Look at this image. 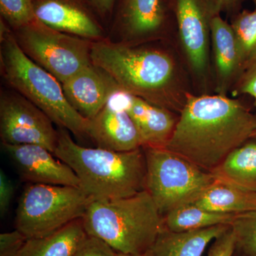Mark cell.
Instances as JSON below:
<instances>
[{"instance_id":"obj_14","label":"cell","mask_w":256,"mask_h":256,"mask_svg":"<svg viewBox=\"0 0 256 256\" xmlns=\"http://www.w3.org/2000/svg\"><path fill=\"white\" fill-rule=\"evenodd\" d=\"M118 96L139 131L142 148H164L174 132L180 114L124 92Z\"/></svg>"},{"instance_id":"obj_30","label":"cell","mask_w":256,"mask_h":256,"mask_svg":"<svg viewBox=\"0 0 256 256\" xmlns=\"http://www.w3.org/2000/svg\"><path fill=\"white\" fill-rule=\"evenodd\" d=\"M14 194V186L3 170L0 171V214L3 217L9 210Z\"/></svg>"},{"instance_id":"obj_20","label":"cell","mask_w":256,"mask_h":256,"mask_svg":"<svg viewBox=\"0 0 256 256\" xmlns=\"http://www.w3.org/2000/svg\"><path fill=\"white\" fill-rule=\"evenodd\" d=\"M87 237L80 218L50 235L28 238L16 256H73Z\"/></svg>"},{"instance_id":"obj_21","label":"cell","mask_w":256,"mask_h":256,"mask_svg":"<svg viewBox=\"0 0 256 256\" xmlns=\"http://www.w3.org/2000/svg\"><path fill=\"white\" fill-rule=\"evenodd\" d=\"M210 173L216 178L256 192V139L234 150Z\"/></svg>"},{"instance_id":"obj_11","label":"cell","mask_w":256,"mask_h":256,"mask_svg":"<svg viewBox=\"0 0 256 256\" xmlns=\"http://www.w3.org/2000/svg\"><path fill=\"white\" fill-rule=\"evenodd\" d=\"M2 148L28 183L80 188L73 170L53 152L37 144H9Z\"/></svg>"},{"instance_id":"obj_7","label":"cell","mask_w":256,"mask_h":256,"mask_svg":"<svg viewBox=\"0 0 256 256\" xmlns=\"http://www.w3.org/2000/svg\"><path fill=\"white\" fill-rule=\"evenodd\" d=\"M142 149L146 160V190L162 216L192 203L215 180L210 172L165 148Z\"/></svg>"},{"instance_id":"obj_28","label":"cell","mask_w":256,"mask_h":256,"mask_svg":"<svg viewBox=\"0 0 256 256\" xmlns=\"http://www.w3.org/2000/svg\"><path fill=\"white\" fill-rule=\"evenodd\" d=\"M26 240L28 238L16 229L0 234V256H16Z\"/></svg>"},{"instance_id":"obj_33","label":"cell","mask_w":256,"mask_h":256,"mask_svg":"<svg viewBox=\"0 0 256 256\" xmlns=\"http://www.w3.org/2000/svg\"><path fill=\"white\" fill-rule=\"evenodd\" d=\"M144 256V255H142V256L127 255V254H119V252H118L117 256Z\"/></svg>"},{"instance_id":"obj_6","label":"cell","mask_w":256,"mask_h":256,"mask_svg":"<svg viewBox=\"0 0 256 256\" xmlns=\"http://www.w3.org/2000/svg\"><path fill=\"white\" fill-rule=\"evenodd\" d=\"M82 188L28 183L18 200L15 229L40 238L80 220L92 201Z\"/></svg>"},{"instance_id":"obj_35","label":"cell","mask_w":256,"mask_h":256,"mask_svg":"<svg viewBox=\"0 0 256 256\" xmlns=\"http://www.w3.org/2000/svg\"><path fill=\"white\" fill-rule=\"evenodd\" d=\"M252 1H254V3H255L256 6V0H252Z\"/></svg>"},{"instance_id":"obj_13","label":"cell","mask_w":256,"mask_h":256,"mask_svg":"<svg viewBox=\"0 0 256 256\" xmlns=\"http://www.w3.org/2000/svg\"><path fill=\"white\" fill-rule=\"evenodd\" d=\"M62 85L70 105L88 120L94 118L112 96L121 90L108 74L92 64Z\"/></svg>"},{"instance_id":"obj_22","label":"cell","mask_w":256,"mask_h":256,"mask_svg":"<svg viewBox=\"0 0 256 256\" xmlns=\"http://www.w3.org/2000/svg\"><path fill=\"white\" fill-rule=\"evenodd\" d=\"M236 215L218 213L194 204H186L163 216V228L172 232H186L230 225Z\"/></svg>"},{"instance_id":"obj_10","label":"cell","mask_w":256,"mask_h":256,"mask_svg":"<svg viewBox=\"0 0 256 256\" xmlns=\"http://www.w3.org/2000/svg\"><path fill=\"white\" fill-rule=\"evenodd\" d=\"M54 122L31 101L18 94H3L0 98L2 143L37 144L54 153L58 132Z\"/></svg>"},{"instance_id":"obj_34","label":"cell","mask_w":256,"mask_h":256,"mask_svg":"<svg viewBox=\"0 0 256 256\" xmlns=\"http://www.w3.org/2000/svg\"><path fill=\"white\" fill-rule=\"evenodd\" d=\"M252 138H254V139H256V131L255 134H254V137H252Z\"/></svg>"},{"instance_id":"obj_15","label":"cell","mask_w":256,"mask_h":256,"mask_svg":"<svg viewBox=\"0 0 256 256\" xmlns=\"http://www.w3.org/2000/svg\"><path fill=\"white\" fill-rule=\"evenodd\" d=\"M212 56L215 94L228 96L244 66L232 25L220 14L212 18Z\"/></svg>"},{"instance_id":"obj_12","label":"cell","mask_w":256,"mask_h":256,"mask_svg":"<svg viewBox=\"0 0 256 256\" xmlns=\"http://www.w3.org/2000/svg\"><path fill=\"white\" fill-rule=\"evenodd\" d=\"M118 92L94 118L89 120L88 136L101 149L136 150L142 148V138L132 118L121 105Z\"/></svg>"},{"instance_id":"obj_24","label":"cell","mask_w":256,"mask_h":256,"mask_svg":"<svg viewBox=\"0 0 256 256\" xmlns=\"http://www.w3.org/2000/svg\"><path fill=\"white\" fill-rule=\"evenodd\" d=\"M230 226L234 235L232 256H256V210L237 214Z\"/></svg>"},{"instance_id":"obj_31","label":"cell","mask_w":256,"mask_h":256,"mask_svg":"<svg viewBox=\"0 0 256 256\" xmlns=\"http://www.w3.org/2000/svg\"><path fill=\"white\" fill-rule=\"evenodd\" d=\"M99 11L106 13L110 11L114 6V0H90Z\"/></svg>"},{"instance_id":"obj_9","label":"cell","mask_w":256,"mask_h":256,"mask_svg":"<svg viewBox=\"0 0 256 256\" xmlns=\"http://www.w3.org/2000/svg\"><path fill=\"white\" fill-rule=\"evenodd\" d=\"M222 11L218 0H176L178 40L190 78L206 90L212 76V21Z\"/></svg>"},{"instance_id":"obj_5","label":"cell","mask_w":256,"mask_h":256,"mask_svg":"<svg viewBox=\"0 0 256 256\" xmlns=\"http://www.w3.org/2000/svg\"><path fill=\"white\" fill-rule=\"evenodd\" d=\"M1 62L12 87L48 116L54 124L78 137L88 136L89 120L70 105L56 78L25 54L15 37H3Z\"/></svg>"},{"instance_id":"obj_18","label":"cell","mask_w":256,"mask_h":256,"mask_svg":"<svg viewBox=\"0 0 256 256\" xmlns=\"http://www.w3.org/2000/svg\"><path fill=\"white\" fill-rule=\"evenodd\" d=\"M229 226L186 232H172L162 228L144 256H202L208 244Z\"/></svg>"},{"instance_id":"obj_25","label":"cell","mask_w":256,"mask_h":256,"mask_svg":"<svg viewBox=\"0 0 256 256\" xmlns=\"http://www.w3.org/2000/svg\"><path fill=\"white\" fill-rule=\"evenodd\" d=\"M0 10L3 16L18 30L36 20L32 0H0Z\"/></svg>"},{"instance_id":"obj_16","label":"cell","mask_w":256,"mask_h":256,"mask_svg":"<svg viewBox=\"0 0 256 256\" xmlns=\"http://www.w3.org/2000/svg\"><path fill=\"white\" fill-rule=\"evenodd\" d=\"M34 6L37 20L48 28L92 42L100 40L102 32L98 25L72 3L65 0H41Z\"/></svg>"},{"instance_id":"obj_29","label":"cell","mask_w":256,"mask_h":256,"mask_svg":"<svg viewBox=\"0 0 256 256\" xmlns=\"http://www.w3.org/2000/svg\"><path fill=\"white\" fill-rule=\"evenodd\" d=\"M234 246V232L230 225L213 240L207 256H232Z\"/></svg>"},{"instance_id":"obj_27","label":"cell","mask_w":256,"mask_h":256,"mask_svg":"<svg viewBox=\"0 0 256 256\" xmlns=\"http://www.w3.org/2000/svg\"><path fill=\"white\" fill-rule=\"evenodd\" d=\"M117 254L100 239L88 236L73 256H116Z\"/></svg>"},{"instance_id":"obj_4","label":"cell","mask_w":256,"mask_h":256,"mask_svg":"<svg viewBox=\"0 0 256 256\" xmlns=\"http://www.w3.org/2000/svg\"><path fill=\"white\" fill-rule=\"evenodd\" d=\"M82 220L88 236L127 255H144L163 228L162 216L146 190L124 198L92 200Z\"/></svg>"},{"instance_id":"obj_19","label":"cell","mask_w":256,"mask_h":256,"mask_svg":"<svg viewBox=\"0 0 256 256\" xmlns=\"http://www.w3.org/2000/svg\"><path fill=\"white\" fill-rule=\"evenodd\" d=\"M192 204L229 214H240L256 210V192L215 178Z\"/></svg>"},{"instance_id":"obj_26","label":"cell","mask_w":256,"mask_h":256,"mask_svg":"<svg viewBox=\"0 0 256 256\" xmlns=\"http://www.w3.org/2000/svg\"><path fill=\"white\" fill-rule=\"evenodd\" d=\"M230 92L234 98L250 96L256 104V58L246 67Z\"/></svg>"},{"instance_id":"obj_1","label":"cell","mask_w":256,"mask_h":256,"mask_svg":"<svg viewBox=\"0 0 256 256\" xmlns=\"http://www.w3.org/2000/svg\"><path fill=\"white\" fill-rule=\"evenodd\" d=\"M256 131V114L239 99L190 92L164 148L210 172Z\"/></svg>"},{"instance_id":"obj_2","label":"cell","mask_w":256,"mask_h":256,"mask_svg":"<svg viewBox=\"0 0 256 256\" xmlns=\"http://www.w3.org/2000/svg\"><path fill=\"white\" fill-rule=\"evenodd\" d=\"M90 60L122 92L176 114L192 92L184 64L166 48L100 40L92 42Z\"/></svg>"},{"instance_id":"obj_17","label":"cell","mask_w":256,"mask_h":256,"mask_svg":"<svg viewBox=\"0 0 256 256\" xmlns=\"http://www.w3.org/2000/svg\"><path fill=\"white\" fill-rule=\"evenodd\" d=\"M122 18L124 43L138 44L156 38L164 25V12L160 0H126Z\"/></svg>"},{"instance_id":"obj_8","label":"cell","mask_w":256,"mask_h":256,"mask_svg":"<svg viewBox=\"0 0 256 256\" xmlns=\"http://www.w3.org/2000/svg\"><path fill=\"white\" fill-rule=\"evenodd\" d=\"M15 38L25 54L62 84L92 64V41L53 30L37 18L18 30Z\"/></svg>"},{"instance_id":"obj_32","label":"cell","mask_w":256,"mask_h":256,"mask_svg":"<svg viewBox=\"0 0 256 256\" xmlns=\"http://www.w3.org/2000/svg\"><path fill=\"white\" fill-rule=\"evenodd\" d=\"M222 11H230L235 9L242 0H218Z\"/></svg>"},{"instance_id":"obj_3","label":"cell","mask_w":256,"mask_h":256,"mask_svg":"<svg viewBox=\"0 0 256 256\" xmlns=\"http://www.w3.org/2000/svg\"><path fill=\"white\" fill-rule=\"evenodd\" d=\"M54 156L68 164L80 188L94 200L133 196L146 190V160L142 148L116 152L79 146L60 128Z\"/></svg>"},{"instance_id":"obj_23","label":"cell","mask_w":256,"mask_h":256,"mask_svg":"<svg viewBox=\"0 0 256 256\" xmlns=\"http://www.w3.org/2000/svg\"><path fill=\"white\" fill-rule=\"evenodd\" d=\"M230 25L236 40L244 70L256 58V6L252 11L244 10L239 13Z\"/></svg>"}]
</instances>
